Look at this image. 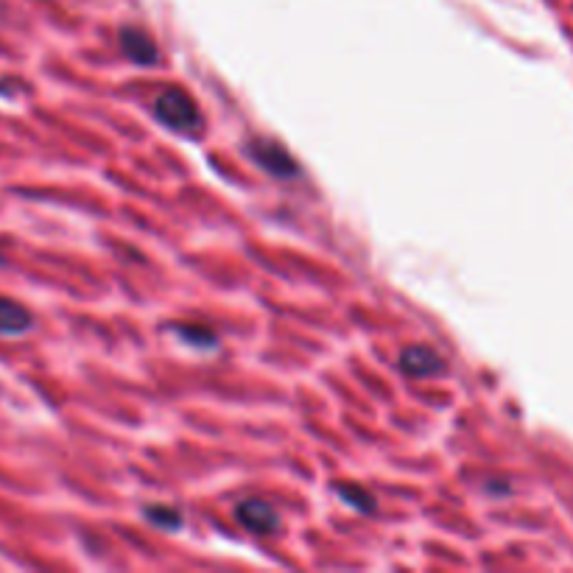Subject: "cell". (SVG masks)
<instances>
[{
  "label": "cell",
  "mask_w": 573,
  "mask_h": 573,
  "mask_svg": "<svg viewBox=\"0 0 573 573\" xmlns=\"http://www.w3.org/2000/svg\"><path fill=\"white\" fill-rule=\"evenodd\" d=\"M154 118L163 123L165 129L179 132V135H199L202 132V110L196 98L182 90V87H168L154 101Z\"/></svg>",
  "instance_id": "1"
},
{
  "label": "cell",
  "mask_w": 573,
  "mask_h": 573,
  "mask_svg": "<svg viewBox=\"0 0 573 573\" xmlns=\"http://www.w3.org/2000/svg\"><path fill=\"white\" fill-rule=\"evenodd\" d=\"M246 151H249V157H252L266 174H272V177L277 179L300 177V163H297L280 143H274V140L252 137V140L246 143Z\"/></svg>",
  "instance_id": "2"
},
{
  "label": "cell",
  "mask_w": 573,
  "mask_h": 573,
  "mask_svg": "<svg viewBox=\"0 0 573 573\" xmlns=\"http://www.w3.org/2000/svg\"><path fill=\"white\" fill-rule=\"evenodd\" d=\"M235 520L244 526L249 534H258V537H266V534H274L280 529V512L274 509L269 501L263 498H244L235 504Z\"/></svg>",
  "instance_id": "3"
},
{
  "label": "cell",
  "mask_w": 573,
  "mask_h": 573,
  "mask_svg": "<svg viewBox=\"0 0 573 573\" xmlns=\"http://www.w3.org/2000/svg\"><path fill=\"white\" fill-rule=\"evenodd\" d=\"M118 42H121L123 56L135 65H143V68H151L160 62V48L151 37L146 28L140 26H123L118 31Z\"/></svg>",
  "instance_id": "4"
},
{
  "label": "cell",
  "mask_w": 573,
  "mask_h": 573,
  "mask_svg": "<svg viewBox=\"0 0 573 573\" xmlns=\"http://www.w3.org/2000/svg\"><path fill=\"white\" fill-rule=\"evenodd\" d=\"M397 367L403 369L409 378H437V375H442V369H445V361L431 347L414 344V347H406L400 353Z\"/></svg>",
  "instance_id": "5"
},
{
  "label": "cell",
  "mask_w": 573,
  "mask_h": 573,
  "mask_svg": "<svg viewBox=\"0 0 573 573\" xmlns=\"http://www.w3.org/2000/svg\"><path fill=\"white\" fill-rule=\"evenodd\" d=\"M31 328H34V314L26 305L9 300V297H0V336L17 339V336H26Z\"/></svg>",
  "instance_id": "6"
},
{
  "label": "cell",
  "mask_w": 573,
  "mask_h": 573,
  "mask_svg": "<svg viewBox=\"0 0 573 573\" xmlns=\"http://www.w3.org/2000/svg\"><path fill=\"white\" fill-rule=\"evenodd\" d=\"M336 492L342 495L347 504L353 506V509H358V512H364V515H372L375 512V498L369 495L364 487H358V484H339L336 487Z\"/></svg>",
  "instance_id": "7"
},
{
  "label": "cell",
  "mask_w": 573,
  "mask_h": 573,
  "mask_svg": "<svg viewBox=\"0 0 573 573\" xmlns=\"http://www.w3.org/2000/svg\"><path fill=\"white\" fill-rule=\"evenodd\" d=\"M146 518H149L151 523H157L163 532H177L179 526L185 523V518H182V512H179V509H174V506H163V504L149 506V509H146Z\"/></svg>",
  "instance_id": "8"
},
{
  "label": "cell",
  "mask_w": 573,
  "mask_h": 573,
  "mask_svg": "<svg viewBox=\"0 0 573 573\" xmlns=\"http://www.w3.org/2000/svg\"><path fill=\"white\" fill-rule=\"evenodd\" d=\"M174 330H177L185 342L193 344V347H205L207 350V347H216V344H219L216 333L207 330L205 325H174Z\"/></svg>",
  "instance_id": "9"
}]
</instances>
